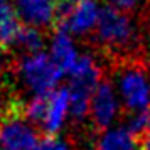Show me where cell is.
<instances>
[{"mask_svg":"<svg viewBox=\"0 0 150 150\" xmlns=\"http://www.w3.org/2000/svg\"><path fill=\"white\" fill-rule=\"evenodd\" d=\"M61 76L62 71L46 52L24 54L17 62L19 81L27 91L34 93L35 96H42L54 91Z\"/></svg>","mask_w":150,"mask_h":150,"instance_id":"obj_2","label":"cell"},{"mask_svg":"<svg viewBox=\"0 0 150 150\" xmlns=\"http://www.w3.org/2000/svg\"><path fill=\"white\" fill-rule=\"evenodd\" d=\"M37 150H68V147L57 137H44L39 143Z\"/></svg>","mask_w":150,"mask_h":150,"instance_id":"obj_14","label":"cell"},{"mask_svg":"<svg viewBox=\"0 0 150 150\" xmlns=\"http://www.w3.org/2000/svg\"><path fill=\"white\" fill-rule=\"evenodd\" d=\"M122 111L142 113L150 108V74L142 62H123L115 71Z\"/></svg>","mask_w":150,"mask_h":150,"instance_id":"obj_1","label":"cell"},{"mask_svg":"<svg viewBox=\"0 0 150 150\" xmlns=\"http://www.w3.org/2000/svg\"><path fill=\"white\" fill-rule=\"evenodd\" d=\"M21 19L10 0H0V47H10L21 32Z\"/></svg>","mask_w":150,"mask_h":150,"instance_id":"obj_11","label":"cell"},{"mask_svg":"<svg viewBox=\"0 0 150 150\" xmlns=\"http://www.w3.org/2000/svg\"><path fill=\"white\" fill-rule=\"evenodd\" d=\"M49 49H51L49 56L52 57V61L57 64V68L61 69L62 73H69L74 68L79 54H78L76 44L68 30H64L62 27L57 29L52 35V39H51Z\"/></svg>","mask_w":150,"mask_h":150,"instance_id":"obj_9","label":"cell"},{"mask_svg":"<svg viewBox=\"0 0 150 150\" xmlns=\"http://www.w3.org/2000/svg\"><path fill=\"white\" fill-rule=\"evenodd\" d=\"M103 7L98 0H81L64 15L61 27L69 34L86 35L96 30Z\"/></svg>","mask_w":150,"mask_h":150,"instance_id":"obj_7","label":"cell"},{"mask_svg":"<svg viewBox=\"0 0 150 150\" xmlns=\"http://www.w3.org/2000/svg\"><path fill=\"white\" fill-rule=\"evenodd\" d=\"M137 150H150V130L143 137H140L138 140H135Z\"/></svg>","mask_w":150,"mask_h":150,"instance_id":"obj_17","label":"cell"},{"mask_svg":"<svg viewBox=\"0 0 150 150\" xmlns=\"http://www.w3.org/2000/svg\"><path fill=\"white\" fill-rule=\"evenodd\" d=\"M44 44L46 42H44V35H42L41 29L30 27V25H22L14 46L22 49L25 54H35V52H42Z\"/></svg>","mask_w":150,"mask_h":150,"instance_id":"obj_13","label":"cell"},{"mask_svg":"<svg viewBox=\"0 0 150 150\" xmlns=\"http://www.w3.org/2000/svg\"><path fill=\"white\" fill-rule=\"evenodd\" d=\"M118 110H120V100L115 91V86L111 84V81L103 79L93 91L89 101L88 120L91 123L93 132L103 135L110 127V123L113 122Z\"/></svg>","mask_w":150,"mask_h":150,"instance_id":"obj_5","label":"cell"},{"mask_svg":"<svg viewBox=\"0 0 150 150\" xmlns=\"http://www.w3.org/2000/svg\"><path fill=\"white\" fill-rule=\"evenodd\" d=\"M21 22L30 27H47L54 24L59 14L57 0H12Z\"/></svg>","mask_w":150,"mask_h":150,"instance_id":"obj_6","label":"cell"},{"mask_svg":"<svg viewBox=\"0 0 150 150\" xmlns=\"http://www.w3.org/2000/svg\"><path fill=\"white\" fill-rule=\"evenodd\" d=\"M110 2H111L113 7L120 8V10H123V12L135 8L137 4H138V0H110Z\"/></svg>","mask_w":150,"mask_h":150,"instance_id":"obj_15","label":"cell"},{"mask_svg":"<svg viewBox=\"0 0 150 150\" xmlns=\"http://www.w3.org/2000/svg\"><path fill=\"white\" fill-rule=\"evenodd\" d=\"M44 133L24 115V105L12 103L0 123V150H37Z\"/></svg>","mask_w":150,"mask_h":150,"instance_id":"obj_3","label":"cell"},{"mask_svg":"<svg viewBox=\"0 0 150 150\" xmlns=\"http://www.w3.org/2000/svg\"><path fill=\"white\" fill-rule=\"evenodd\" d=\"M96 41L113 51H125L135 46L137 30L127 12L113 5L103 7L95 30Z\"/></svg>","mask_w":150,"mask_h":150,"instance_id":"obj_4","label":"cell"},{"mask_svg":"<svg viewBox=\"0 0 150 150\" xmlns=\"http://www.w3.org/2000/svg\"><path fill=\"white\" fill-rule=\"evenodd\" d=\"M95 150H137V143L128 128H115L100 137Z\"/></svg>","mask_w":150,"mask_h":150,"instance_id":"obj_12","label":"cell"},{"mask_svg":"<svg viewBox=\"0 0 150 150\" xmlns=\"http://www.w3.org/2000/svg\"><path fill=\"white\" fill-rule=\"evenodd\" d=\"M69 111V89L59 88L49 93V113L44 125V135L56 137V133L61 130L64 118Z\"/></svg>","mask_w":150,"mask_h":150,"instance_id":"obj_10","label":"cell"},{"mask_svg":"<svg viewBox=\"0 0 150 150\" xmlns=\"http://www.w3.org/2000/svg\"><path fill=\"white\" fill-rule=\"evenodd\" d=\"M81 0H57V5H59V10L62 12V15H66L71 10V8L78 5Z\"/></svg>","mask_w":150,"mask_h":150,"instance_id":"obj_16","label":"cell"},{"mask_svg":"<svg viewBox=\"0 0 150 150\" xmlns=\"http://www.w3.org/2000/svg\"><path fill=\"white\" fill-rule=\"evenodd\" d=\"M69 74V89L83 91L93 95L96 86L103 81L101 68L91 54H83L78 57L74 68L68 73Z\"/></svg>","mask_w":150,"mask_h":150,"instance_id":"obj_8","label":"cell"},{"mask_svg":"<svg viewBox=\"0 0 150 150\" xmlns=\"http://www.w3.org/2000/svg\"><path fill=\"white\" fill-rule=\"evenodd\" d=\"M10 105H12V103H10ZM10 105H7V103H5L4 96H2V91H0V123H2V120H4V118H5L8 108H10Z\"/></svg>","mask_w":150,"mask_h":150,"instance_id":"obj_18","label":"cell"}]
</instances>
